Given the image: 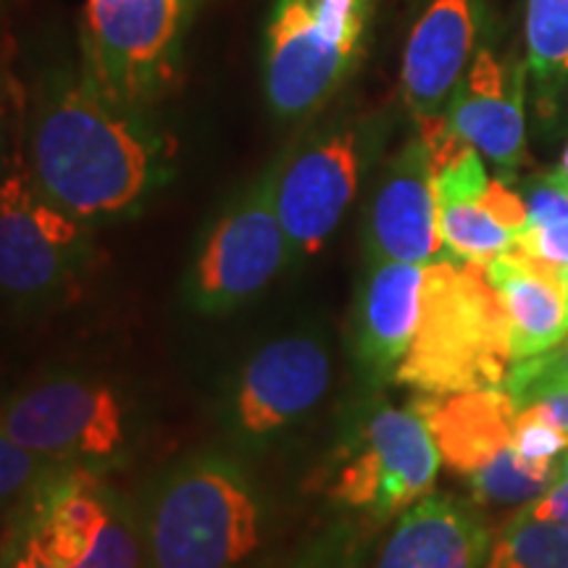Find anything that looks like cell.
<instances>
[{"instance_id": "6da1fadb", "label": "cell", "mask_w": 568, "mask_h": 568, "mask_svg": "<svg viewBox=\"0 0 568 568\" xmlns=\"http://www.w3.org/2000/svg\"><path fill=\"white\" fill-rule=\"evenodd\" d=\"M24 159L34 187L88 226L138 213L172 172V148L148 113L98 88L82 67L40 77Z\"/></svg>"}, {"instance_id": "7a4b0ae2", "label": "cell", "mask_w": 568, "mask_h": 568, "mask_svg": "<svg viewBox=\"0 0 568 568\" xmlns=\"http://www.w3.org/2000/svg\"><path fill=\"white\" fill-rule=\"evenodd\" d=\"M138 514L145 568H247L266 548L264 497L224 453H201L163 474Z\"/></svg>"}, {"instance_id": "3957f363", "label": "cell", "mask_w": 568, "mask_h": 568, "mask_svg": "<svg viewBox=\"0 0 568 568\" xmlns=\"http://www.w3.org/2000/svg\"><path fill=\"white\" fill-rule=\"evenodd\" d=\"M510 326L481 264L439 258L426 264L422 318L395 382L422 395L506 385Z\"/></svg>"}, {"instance_id": "277c9868", "label": "cell", "mask_w": 568, "mask_h": 568, "mask_svg": "<svg viewBox=\"0 0 568 568\" xmlns=\"http://www.w3.org/2000/svg\"><path fill=\"white\" fill-rule=\"evenodd\" d=\"M372 0H276L266 30L264 92L282 122L314 116L353 74Z\"/></svg>"}, {"instance_id": "5b68a950", "label": "cell", "mask_w": 568, "mask_h": 568, "mask_svg": "<svg viewBox=\"0 0 568 568\" xmlns=\"http://www.w3.org/2000/svg\"><path fill=\"white\" fill-rule=\"evenodd\" d=\"M197 0H88L82 69L98 88L145 111L174 88Z\"/></svg>"}, {"instance_id": "8992f818", "label": "cell", "mask_w": 568, "mask_h": 568, "mask_svg": "<svg viewBox=\"0 0 568 568\" xmlns=\"http://www.w3.org/2000/svg\"><path fill=\"white\" fill-rule=\"evenodd\" d=\"M439 450L414 406L376 403L355 426L343 464L329 485L339 508L387 524L435 489Z\"/></svg>"}, {"instance_id": "52a82bcc", "label": "cell", "mask_w": 568, "mask_h": 568, "mask_svg": "<svg viewBox=\"0 0 568 568\" xmlns=\"http://www.w3.org/2000/svg\"><path fill=\"white\" fill-rule=\"evenodd\" d=\"M290 261H295V253L276 216L272 176L266 172L211 224L190 266L184 297L197 314H230L264 293Z\"/></svg>"}, {"instance_id": "ba28073f", "label": "cell", "mask_w": 568, "mask_h": 568, "mask_svg": "<svg viewBox=\"0 0 568 568\" xmlns=\"http://www.w3.org/2000/svg\"><path fill=\"white\" fill-rule=\"evenodd\" d=\"M67 568H145L140 514L88 466H61L19 510Z\"/></svg>"}, {"instance_id": "9c48e42d", "label": "cell", "mask_w": 568, "mask_h": 568, "mask_svg": "<svg viewBox=\"0 0 568 568\" xmlns=\"http://www.w3.org/2000/svg\"><path fill=\"white\" fill-rule=\"evenodd\" d=\"M88 224L34 187L24 151L13 145L0 169V297L17 305L48 301L77 272Z\"/></svg>"}, {"instance_id": "30bf717a", "label": "cell", "mask_w": 568, "mask_h": 568, "mask_svg": "<svg viewBox=\"0 0 568 568\" xmlns=\"http://www.w3.org/2000/svg\"><path fill=\"white\" fill-rule=\"evenodd\" d=\"M364 169V132L353 122L308 134L268 169L276 216L295 258L316 255L335 234L358 193Z\"/></svg>"}, {"instance_id": "8fae6325", "label": "cell", "mask_w": 568, "mask_h": 568, "mask_svg": "<svg viewBox=\"0 0 568 568\" xmlns=\"http://www.w3.org/2000/svg\"><path fill=\"white\" fill-rule=\"evenodd\" d=\"M9 435L53 466H88L124 447V408L111 387L53 376L11 395L0 408Z\"/></svg>"}, {"instance_id": "7c38bea8", "label": "cell", "mask_w": 568, "mask_h": 568, "mask_svg": "<svg viewBox=\"0 0 568 568\" xmlns=\"http://www.w3.org/2000/svg\"><path fill=\"white\" fill-rule=\"evenodd\" d=\"M332 387V355L316 335H287L258 347L234 382L232 422L266 439L303 422Z\"/></svg>"}, {"instance_id": "4fadbf2b", "label": "cell", "mask_w": 568, "mask_h": 568, "mask_svg": "<svg viewBox=\"0 0 568 568\" xmlns=\"http://www.w3.org/2000/svg\"><path fill=\"white\" fill-rule=\"evenodd\" d=\"M368 261L432 264L445 258L432 155L422 134L393 155L376 182L366 219Z\"/></svg>"}, {"instance_id": "5bb4252c", "label": "cell", "mask_w": 568, "mask_h": 568, "mask_svg": "<svg viewBox=\"0 0 568 568\" xmlns=\"http://www.w3.org/2000/svg\"><path fill=\"white\" fill-rule=\"evenodd\" d=\"M424 264L368 261L353 308L351 347L368 385L395 382L422 318Z\"/></svg>"}, {"instance_id": "9a60e30c", "label": "cell", "mask_w": 568, "mask_h": 568, "mask_svg": "<svg viewBox=\"0 0 568 568\" xmlns=\"http://www.w3.org/2000/svg\"><path fill=\"white\" fill-rule=\"evenodd\" d=\"M524 74L527 69L518 61L503 63L479 51L445 109L447 126L506 174L527 159Z\"/></svg>"}, {"instance_id": "2e32d148", "label": "cell", "mask_w": 568, "mask_h": 568, "mask_svg": "<svg viewBox=\"0 0 568 568\" xmlns=\"http://www.w3.org/2000/svg\"><path fill=\"white\" fill-rule=\"evenodd\" d=\"M493 537L477 503L432 493L397 516L374 568H481Z\"/></svg>"}, {"instance_id": "e0dca14e", "label": "cell", "mask_w": 568, "mask_h": 568, "mask_svg": "<svg viewBox=\"0 0 568 568\" xmlns=\"http://www.w3.org/2000/svg\"><path fill=\"white\" fill-rule=\"evenodd\" d=\"M474 0H432L410 30L403 53V101L416 124L445 116L474 48Z\"/></svg>"}, {"instance_id": "ac0fdd59", "label": "cell", "mask_w": 568, "mask_h": 568, "mask_svg": "<svg viewBox=\"0 0 568 568\" xmlns=\"http://www.w3.org/2000/svg\"><path fill=\"white\" fill-rule=\"evenodd\" d=\"M424 416L443 464L458 477H471L514 445L516 406L506 387L422 395L410 400Z\"/></svg>"}, {"instance_id": "d6986e66", "label": "cell", "mask_w": 568, "mask_h": 568, "mask_svg": "<svg viewBox=\"0 0 568 568\" xmlns=\"http://www.w3.org/2000/svg\"><path fill=\"white\" fill-rule=\"evenodd\" d=\"M487 280L506 308L510 326V355L535 358L568 337V290L556 266L539 264L510 247L485 266Z\"/></svg>"}, {"instance_id": "ffe728a7", "label": "cell", "mask_w": 568, "mask_h": 568, "mask_svg": "<svg viewBox=\"0 0 568 568\" xmlns=\"http://www.w3.org/2000/svg\"><path fill=\"white\" fill-rule=\"evenodd\" d=\"M558 477L556 458H527L514 445L468 477L477 506H516L535 500Z\"/></svg>"}, {"instance_id": "44dd1931", "label": "cell", "mask_w": 568, "mask_h": 568, "mask_svg": "<svg viewBox=\"0 0 568 568\" xmlns=\"http://www.w3.org/2000/svg\"><path fill=\"white\" fill-rule=\"evenodd\" d=\"M445 258L487 266L516 245V234L503 226L479 201L450 203L437 209Z\"/></svg>"}, {"instance_id": "7402d4cb", "label": "cell", "mask_w": 568, "mask_h": 568, "mask_svg": "<svg viewBox=\"0 0 568 568\" xmlns=\"http://www.w3.org/2000/svg\"><path fill=\"white\" fill-rule=\"evenodd\" d=\"M481 568H568V524L510 516Z\"/></svg>"}, {"instance_id": "603a6c76", "label": "cell", "mask_w": 568, "mask_h": 568, "mask_svg": "<svg viewBox=\"0 0 568 568\" xmlns=\"http://www.w3.org/2000/svg\"><path fill=\"white\" fill-rule=\"evenodd\" d=\"M529 71L542 90L568 80V0H529Z\"/></svg>"}, {"instance_id": "cb8c5ba5", "label": "cell", "mask_w": 568, "mask_h": 568, "mask_svg": "<svg viewBox=\"0 0 568 568\" xmlns=\"http://www.w3.org/2000/svg\"><path fill=\"white\" fill-rule=\"evenodd\" d=\"M55 468L40 456L21 447L9 435L0 414V518L9 514H19L21 506L30 500L34 489L45 481Z\"/></svg>"}, {"instance_id": "d4e9b609", "label": "cell", "mask_w": 568, "mask_h": 568, "mask_svg": "<svg viewBox=\"0 0 568 568\" xmlns=\"http://www.w3.org/2000/svg\"><path fill=\"white\" fill-rule=\"evenodd\" d=\"M506 393L514 400L516 410L529 408L542 397L558 395L568 389V343H560L550 351L510 364L506 376Z\"/></svg>"}, {"instance_id": "484cf974", "label": "cell", "mask_w": 568, "mask_h": 568, "mask_svg": "<svg viewBox=\"0 0 568 568\" xmlns=\"http://www.w3.org/2000/svg\"><path fill=\"white\" fill-rule=\"evenodd\" d=\"M358 566V535L351 527H332L311 539L287 568H355Z\"/></svg>"}, {"instance_id": "4316f807", "label": "cell", "mask_w": 568, "mask_h": 568, "mask_svg": "<svg viewBox=\"0 0 568 568\" xmlns=\"http://www.w3.org/2000/svg\"><path fill=\"white\" fill-rule=\"evenodd\" d=\"M516 251L539 261V264H568V219L545 226H524L516 234Z\"/></svg>"}, {"instance_id": "83f0119b", "label": "cell", "mask_w": 568, "mask_h": 568, "mask_svg": "<svg viewBox=\"0 0 568 568\" xmlns=\"http://www.w3.org/2000/svg\"><path fill=\"white\" fill-rule=\"evenodd\" d=\"M514 447L527 458H558L568 450V432L516 414Z\"/></svg>"}, {"instance_id": "f1b7e54d", "label": "cell", "mask_w": 568, "mask_h": 568, "mask_svg": "<svg viewBox=\"0 0 568 568\" xmlns=\"http://www.w3.org/2000/svg\"><path fill=\"white\" fill-rule=\"evenodd\" d=\"M3 568H67L59 558L53 556L45 545L40 542V537L32 529L17 527L11 539L9 550H6Z\"/></svg>"}, {"instance_id": "f546056e", "label": "cell", "mask_w": 568, "mask_h": 568, "mask_svg": "<svg viewBox=\"0 0 568 568\" xmlns=\"http://www.w3.org/2000/svg\"><path fill=\"white\" fill-rule=\"evenodd\" d=\"M479 203L493 213L497 222L508 226L514 234L521 232L529 222V211H527V203H524V197L514 193L508 184H503V180H489L487 193L479 197Z\"/></svg>"}, {"instance_id": "4dcf8cb0", "label": "cell", "mask_w": 568, "mask_h": 568, "mask_svg": "<svg viewBox=\"0 0 568 568\" xmlns=\"http://www.w3.org/2000/svg\"><path fill=\"white\" fill-rule=\"evenodd\" d=\"M529 222L527 226H545L556 224L568 219V193L550 184L548 180H539L535 187L529 190Z\"/></svg>"}, {"instance_id": "1f68e13d", "label": "cell", "mask_w": 568, "mask_h": 568, "mask_svg": "<svg viewBox=\"0 0 568 568\" xmlns=\"http://www.w3.org/2000/svg\"><path fill=\"white\" fill-rule=\"evenodd\" d=\"M516 516L531 518V521L568 524V481L556 479L542 495L524 503V508Z\"/></svg>"}, {"instance_id": "d6a6232c", "label": "cell", "mask_w": 568, "mask_h": 568, "mask_svg": "<svg viewBox=\"0 0 568 568\" xmlns=\"http://www.w3.org/2000/svg\"><path fill=\"white\" fill-rule=\"evenodd\" d=\"M13 105H17V82L0 63V169L9 161V132L13 122Z\"/></svg>"}, {"instance_id": "836d02e7", "label": "cell", "mask_w": 568, "mask_h": 568, "mask_svg": "<svg viewBox=\"0 0 568 568\" xmlns=\"http://www.w3.org/2000/svg\"><path fill=\"white\" fill-rule=\"evenodd\" d=\"M518 414L527 416V418H537V422L552 424V426H558V429L568 432V389H564V393H558V395L542 397V400L531 403L529 408L518 410Z\"/></svg>"}, {"instance_id": "e575fe53", "label": "cell", "mask_w": 568, "mask_h": 568, "mask_svg": "<svg viewBox=\"0 0 568 568\" xmlns=\"http://www.w3.org/2000/svg\"><path fill=\"white\" fill-rule=\"evenodd\" d=\"M545 180H548L550 184H556V187L564 190V193H568V145H566L564 159H560L558 166L552 169V172L545 176Z\"/></svg>"}, {"instance_id": "d590c367", "label": "cell", "mask_w": 568, "mask_h": 568, "mask_svg": "<svg viewBox=\"0 0 568 568\" xmlns=\"http://www.w3.org/2000/svg\"><path fill=\"white\" fill-rule=\"evenodd\" d=\"M556 479L568 481V450L564 453V458L558 460V477H556Z\"/></svg>"}, {"instance_id": "8d00e7d4", "label": "cell", "mask_w": 568, "mask_h": 568, "mask_svg": "<svg viewBox=\"0 0 568 568\" xmlns=\"http://www.w3.org/2000/svg\"><path fill=\"white\" fill-rule=\"evenodd\" d=\"M556 274H558V280L564 282V287L568 290V264L566 266H556Z\"/></svg>"}, {"instance_id": "74e56055", "label": "cell", "mask_w": 568, "mask_h": 568, "mask_svg": "<svg viewBox=\"0 0 568 568\" xmlns=\"http://www.w3.org/2000/svg\"><path fill=\"white\" fill-rule=\"evenodd\" d=\"M0 568H3V566H0Z\"/></svg>"}]
</instances>
